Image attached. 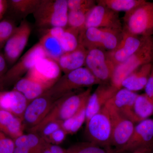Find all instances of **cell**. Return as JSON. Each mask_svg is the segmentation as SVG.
<instances>
[{
    "instance_id": "5",
    "label": "cell",
    "mask_w": 153,
    "mask_h": 153,
    "mask_svg": "<svg viewBox=\"0 0 153 153\" xmlns=\"http://www.w3.org/2000/svg\"><path fill=\"white\" fill-rule=\"evenodd\" d=\"M123 29L135 36H153V1H147L125 14Z\"/></svg>"
},
{
    "instance_id": "41",
    "label": "cell",
    "mask_w": 153,
    "mask_h": 153,
    "mask_svg": "<svg viewBox=\"0 0 153 153\" xmlns=\"http://www.w3.org/2000/svg\"><path fill=\"white\" fill-rule=\"evenodd\" d=\"M48 146L51 153H67V149H63L58 145L48 143Z\"/></svg>"
},
{
    "instance_id": "24",
    "label": "cell",
    "mask_w": 153,
    "mask_h": 153,
    "mask_svg": "<svg viewBox=\"0 0 153 153\" xmlns=\"http://www.w3.org/2000/svg\"><path fill=\"white\" fill-rule=\"evenodd\" d=\"M15 146L29 149L36 153H41L47 142L38 134L28 132L13 140Z\"/></svg>"
},
{
    "instance_id": "27",
    "label": "cell",
    "mask_w": 153,
    "mask_h": 153,
    "mask_svg": "<svg viewBox=\"0 0 153 153\" xmlns=\"http://www.w3.org/2000/svg\"><path fill=\"white\" fill-rule=\"evenodd\" d=\"M145 0H97L98 4L106 7L114 12L118 13L129 12L144 3Z\"/></svg>"
},
{
    "instance_id": "31",
    "label": "cell",
    "mask_w": 153,
    "mask_h": 153,
    "mask_svg": "<svg viewBox=\"0 0 153 153\" xmlns=\"http://www.w3.org/2000/svg\"><path fill=\"white\" fill-rule=\"evenodd\" d=\"M90 10L68 11V27L80 32L85 29L87 15Z\"/></svg>"
},
{
    "instance_id": "42",
    "label": "cell",
    "mask_w": 153,
    "mask_h": 153,
    "mask_svg": "<svg viewBox=\"0 0 153 153\" xmlns=\"http://www.w3.org/2000/svg\"><path fill=\"white\" fill-rule=\"evenodd\" d=\"M8 7V1L5 0H0V21L5 13Z\"/></svg>"
},
{
    "instance_id": "44",
    "label": "cell",
    "mask_w": 153,
    "mask_h": 153,
    "mask_svg": "<svg viewBox=\"0 0 153 153\" xmlns=\"http://www.w3.org/2000/svg\"><path fill=\"white\" fill-rule=\"evenodd\" d=\"M14 153H36L29 149L24 147H16Z\"/></svg>"
},
{
    "instance_id": "2",
    "label": "cell",
    "mask_w": 153,
    "mask_h": 153,
    "mask_svg": "<svg viewBox=\"0 0 153 153\" xmlns=\"http://www.w3.org/2000/svg\"><path fill=\"white\" fill-rule=\"evenodd\" d=\"M68 13L67 0H41L33 15L38 27L66 28Z\"/></svg>"
},
{
    "instance_id": "13",
    "label": "cell",
    "mask_w": 153,
    "mask_h": 153,
    "mask_svg": "<svg viewBox=\"0 0 153 153\" xmlns=\"http://www.w3.org/2000/svg\"><path fill=\"white\" fill-rule=\"evenodd\" d=\"M108 28L122 31L119 13L100 4H96L88 14L85 28Z\"/></svg>"
},
{
    "instance_id": "30",
    "label": "cell",
    "mask_w": 153,
    "mask_h": 153,
    "mask_svg": "<svg viewBox=\"0 0 153 153\" xmlns=\"http://www.w3.org/2000/svg\"><path fill=\"white\" fill-rule=\"evenodd\" d=\"M79 31L71 28H65L59 40L64 53L74 51L78 48L79 45Z\"/></svg>"
},
{
    "instance_id": "14",
    "label": "cell",
    "mask_w": 153,
    "mask_h": 153,
    "mask_svg": "<svg viewBox=\"0 0 153 153\" xmlns=\"http://www.w3.org/2000/svg\"><path fill=\"white\" fill-rule=\"evenodd\" d=\"M110 117L112 126L111 146L117 151L128 142L133 132L134 123L119 114L112 108L105 105Z\"/></svg>"
},
{
    "instance_id": "15",
    "label": "cell",
    "mask_w": 153,
    "mask_h": 153,
    "mask_svg": "<svg viewBox=\"0 0 153 153\" xmlns=\"http://www.w3.org/2000/svg\"><path fill=\"white\" fill-rule=\"evenodd\" d=\"M146 37L135 36L123 29L121 38L117 47L106 52L110 60L116 66L131 57L141 46Z\"/></svg>"
},
{
    "instance_id": "6",
    "label": "cell",
    "mask_w": 153,
    "mask_h": 153,
    "mask_svg": "<svg viewBox=\"0 0 153 153\" xmlns=\"http://www.w3.org/2000/svg\"><path fill=\"white\" fill-rule=\"evenodd\" d=\"M122 32L108 28H85L79 33V44L87 50L99 49L109 52L117 47Z\"/></svg>"
},
{
    "instance_id": "46",
    "label": "cell",
    "mask_w": 153,
    "mask_h": 153,
    "mask_svg": "<svg viewBox=\"0 0 153 153\" xmlns=\"http://www.w3.org/2000/svg\"><path fill=\"white\" fill-rule=\"evenodd\" d=\"M151 153H153V151H152V152H151Z\"/></svg>"
},
{
    "instance_id": "11",
    "label": "cell",
    "mask_w": 153,
    "mask_h": 153,
    "mask_svg": "<svg viewBox=\"0 0 153 153\" xmlns=\"http://www.w3.org/2000/svg\"><path fill=\"white\" fill-rule=\"evenodd\" d=\"M57 100L45 92L30 102L22 117L25 129L28 131L39 124Z\"/></svg>"
},
{
    "instance_id": "48",
    "label": "cell",
    "mask_w": 153,
    "mask_h": 153,
    "mask_svg": "<svg viewBox=\"0 0 153 153\" xmlns=\"http://www.w3.org/2000/svg\"><path fill=\"white\" fill-rule=\"evenodd\" d=\"M152 64H153V62H152Z\"/></svg>"
},
{
    "instance_id": "19",
    "label": "cell",
    "mask_w": 153,
    "mask_h": 153,
    "mask_svg": "<svg viewBox=\"0 0 153 153\" xmlns=\"http://www.w3.org/2000/svg\"><path fill=\"white\" fill-rule=\"evenodd\" d=\"M29 102L17 91H0V109L7 111L22 119Z\"/></svg>"
},
{
    "instance_id": "12",
    "label": "cell",
    "mask_w": 153,
    "mask_h": 153,
    "mask_svg": "<svg viewBox=\"0 0 153 153\" xmlns=\"http://www.w3.org/2000/svg\"><path fill=\"white\" fill-rule=\"evenodd\" d=\"M62 72L57 61L46 57L38 60L25 76L50 88L62 76Z\"/></svg>"
},
{
    "instance_id": "38",
    "label": "cell",
    "mask_w": 153,
    "mask_h": 153,
    "mask_svg": "<svg viewBox=\"0 0 153 153\" xmlns=\"http://www.w3.org/2000/svg\"><path fill=\"white\" fill-rule=\"evenodd\" d=\"M7 60L4 56L0 53V91L4 90V80L5 75L7 71Z\"/></svg>"
},
{
    "instance_id": "22",
    "label": "cell",
    "mask_w": 153,
    "mask_h": 153,
    "mask_svg": "<svg viewBox=\"0 0 153 153\" xmlns=\"http://www.w3.org/2000/svg\"><path fill=\"white\" fill-rule=\"evenodd\" d=\"M152 66V63H150L140 67L124 79L122 88L133 92L145 88Z\"/></svg>"
},
{
    "instance_id": "9",
    "label": "cell",
    "mask_w": 153,
    "mask_h": 153,
    "mask_svg": "<svg viewBox=\"0 0 153 153\" xmlns=\"http://www.w3.org/2000/svg\"><path fill=\"white\" fill-rule=\"evenodd\" d=\"M85 66L102 83L110 82L115 68L106 52L99 49L88 50Z\"/></svg>"
},
{
    "instance_id": "3",
    "label": "cell",
    "mask_w": 153,
    "mask_h": 153,
    "mask_svg": "<svg viewBox=\"0 0 153 153\" xmlns=\"http://www.w3.org/2000/svg\"><path fill=\"white\" fill-rule=\"evenodd\" d=\"M101 83L86 67H83L64 74L46 93L58 100L72 91Z\"/></svg>"
},
{
    "instance_id": "39",
    "label": "cell",
    "mask_w": 153,
    "mask_h": 153,
    "mask_svg": "<svg viewBox=\"0 0 153 153\" xmlns=\"http://www.w3.org/2000/svg\"><path fill=\"white\" fill-rule=\"evenodd\" d=\"M144 89L145 94L153 100V64L149 77Z\"/></svg>"
},
{
    "instance_id": "18",
    "label": "cell",
    "mask_w": 153,
    "mask_h": 153,
    "mask_svg": "<svg viewBox=\"0 0 153 153\" xmlns=\"http://www.w3.org/2000/svg\"><path fill=\"white\" fill-rule=\"evenodd\" d=\"M111 82L102 83L91 94L85 108L86 121L99 112L118 90Z\"/></svg>"
},
{
    "instance_id": "26",
    "label": "cell",
    "mask_w": 153,
    "mask_h": 153,
    "mask_svg": "<svg viewBox=\"0 0 153 153\" xmlns=\"http://www.w3.org/2000/svg\"><path fill=\"white\" fill-rule=\"evenodd\" d=\"M134 111L139 122L153 115V100L146 94H138L135 101Z\"/></svg>"
},
{
    "instance_id": "47",
    "label": "cell",
    "mask_w": 153,
    "mask_h": 153,
    "mask_svg": "<svg viewBox=\"0 0 153 153\" xmlns=\"http://www.w3.org/2000/svg\"><path fill=\"white\" fill-rule=\"evenodd\" d=\"M67 153H68V151H67Z\"/></svg>"
},
{
    "instance_id": "20",
    "label": "cell",
    "mask_w": 153,
    "mask_h": 153,
    "mask_svg": "<svg viewBox=\"0 0 153 153\" xmlns=\"http://www.w3.org/2000/svg\"><path fill=\"white\" fill-rule=\"evenodd\" d=\"M87 51L79 44L74 51L63 53L57 61L61 71L66 74L83 67L85 66Z\"/></svg>"
},
{
    "instance_id": "34",
    "label": "cell",
    "mask_w": 153,
    "mask_h": 153,
    "mask_svg": "<svg viewBox=\"0 0 153 153\" xmlns=\"http://www.w3.org/2000/svg\"><path fill=\"white\" fill-rule=\"evenodd\" d=\"M61 122L60 121H52L47 123L37 131L36 133L38 134L44 140L46 139L57 130L61 128Z\"/></svg>"
},
{
    "instance_id": "8",
    "label": "cell",
    "mask_w": 153,
    "mask_h": 153,
    "mask_svg": "<svg viewBox=\"0 0 153 153\" xmlns=\"http://www.w3.org/2000/svg\"><path fill=\"white\" fill-rule=\"evenodd\" d=\"M47 57L39 43L31 47L7 71L4 80V87L15 84L24 74L27 73L38 61Z\"/></svg>"
},
{
    "instance_id": "37",
    "label": "cell",
    "mask_w": 153,
    "mask_h": 153,
    "mask_svg": "<svg viewBox=\"0 0 153 153\" xmlns=\"http://www.w3.org/2000/svg\"><path fill=\"white\" fill-rule=\"evenodd\" d=\"M67 134V133L61 128L57 130L44 140L49 143L58 145L63 142Z\"/></svg>"
},
{
    "instance_id": "28",
    "label": "cell",
    "mask_w": 153,
    "mask_h": 153,
    "mask_svg": "<svg viewBox=\"0 0 153 153\" xmlns=\"http://www.w3.org/2000/svg\"><path fill=\"white\" fill-rule=\"evenodd\" d=\"M41 0H11L8 1L15 13L19 16L24 18L29 14H33L38 7Z\"/></svg>"
},
{
    "instance_id": "4",
    "label": "cell",
    "mask_w": 153,
    "mask_h": 153,
    "mask_svg": "<svg viewBox=\"0 0 153 153\" xmlns=\"http://www.w3.org/2000/svg\"><path fill=\"white\" fill-rule=\"evenodd\" d=\"M153 36L146 37L136 52L123 63L116 66L111 83L120 89L124 79L141 66L152 63Z\"/></svg>"
},
{
    "instance_id": "10",
    "label": "cell",
    "mask_w": 153,
    "mask_h": 153,
    "mask_svg": "<svg viewBox=\"0 0 153 153\" xmlns=\"http://www.w3.org/2000/svg\"><path fill=\"white\" fill-rule=\"evenodd\" d=\"M32 28L30 23L23 20L7 41L4 47V56L7 64L14 65L27 44Z\"/></svg>"
},
{
    "instance_id": "7",
    "label": "cell",
    "mask_w": 153,
    "mask_h": 153,
    "mask_svg": "<svg viewBox=\"0 0 153 153\" xmlns=\"http://www.w3.org/2000/svg\"><path fill=\"white\" fill-rule=\"evenodd\" d=\"M85 123V134L88 141L103 147H112L111 120L105 107Z\"/></svg>"
},
{
    "instance_id": "40",
    "label": "cell",
    "mask_w": 153,
    "mask_h": 153,
    "mask_svg": "<svg viewBox=\"0 0 153 153\" xmlns=\"http://www.w3.org/2000/svg\"><path fill=\"white\" fill-rule=\"evenodd\" d=\"M65 30V28L61 27H54L49 28L45 33H47L52 37H55V38L60 40Z\"/></svg>"
},
{
    "instance_id": "32",
    "label": "cell",
    "mask_w": 153,
    "mask_h": 153,
    "mask_svg": "<svg viewBox=\"0 0 153 153\" xmlns=\"http://www.w3.org/2000/svg\"><path fill=\"white\" fill-rule=\"evenodd\" d=\"M16 27L14 22L10 19L0 21V49L4 47Z\"/></svg>"
},
{
    "instance_id": "25",
    "label": "cell",
    "mask_w": 153,
    "mask_h": 153,
    "mask_svg": "<svg viewBox=\"0 0 153 153\" xmlns=\"http://www.w3.org/2000/svg\"><path fill=\"white\" fill-rule=\"evenodd\" d=\"M39 43L45 52L47 57L57 61L63 54V49L58 39L45 33Z\"/></svg>"
},
{
    "instance_id": "35",
    "label": "cell",
    "mask_w": 153,
    "mask_h": 153,
    "mask_svg": "<svg viewBox=\"0 0 153 153\" xmlns=\"http://www.w3.org/2000/svg\"><path fill=\"white\" fill-rule=\"evenodd\" d=\"M14 140L0 131V153H14Z\"/></svg>"
},
{
    "instance_id": "36",
    "label": "cell",
    "mask_w": 153,
    "mask_h": 153,
    "mask_svg": "<svg viewBox=\"0 0 153 153\" xmlns=\"http://www.w3.org/2000/svg\"><path fill=\"white\" fill-rule=\"evenodd\" d=\"M85 108H86V105L83 107L79 112L73 116V123L71 126L69 134L75 133L79 130L84 123L86 121Z\"/></svg>"
},
{
    "instance_id": "1",
    "label": "cell",
    "mask_w": 153,
    "mask_h": 153,
    "mask_svg": "<svg viewBox=\"0 0 153 153\" xmlns=\"http://www.w3.org/2000/svg\"><path fill=\"white\" fill-rule=\"evenodd\" d=\"M91 93V88L77 94L71 92L58 99L48 114L39 124L30 129L28 132H36L47 123L60 121L74 116L87 104Z\"/></svg>"
},
{
    "instance_id": "43",
    "label": "cell",
    "mask_w": 153,
    "mask_h": 153,
    "mask_svg": "<svg viewBox=\"0 0 153 153\" xmlns=\"http://www.w3.org/2000/svg\"><path fill=\"white\" fill-rule=\"evenodd\" d=\"M153 151V144L125 153H151Z\"/></svg>"
},
{
    "instance_id": "23",
    "label": "cell",
    "mask_w": 153,
    "mask_h": 153,
    "mask_svg": "<svg viewBox=\"0 0 153 153\" xmlns=\"http://www.w3.org/2000/svg\"><path fill=\"white\" fill-rule=\"evenodd\" d=\"M49 89L46 85L25 76L14 84L13 89L22 94L30 102L43 95Z\"/></svg>"
},
{
    "instance_id": "45",
    "label": "cell",
    "mask_w": 153,
    "mask_h": 153,
    "mask_svg": "<svg viewBox=\"0 0 153 153\" xmlns=\"http://www.w3.org/2000/svg\"><path fill=\"white\" fill-rule=\"evenodd\" d=\"M41 153H51L48 146V143H47L45 146L43 148Z\"/></svg>"
},
{
    "instance_id": "29",
    "label": "cell",
    "mask_w": 153,
    "mask_h": 153,
    "mask_svg": "<svg viewBox=\"0 0 153 153\" xmlns=\"http://www.w3.org/2000/svg\"><path fill=\"white\" fill-rule=\"evenodd\" d=\"M67 150L68 153H117L112 147H103L89 141L76 144Z\"/></svg>"
},
{
    "instance_id": "16",
    "label": "cell",
    "mask_w": 153,
    "mask_h": 153,
    "mask_svg": "<svg viewBox=\"0 0 153 153\" xmlns=\"http://www.w3.org/2000/svg\"><path fill=\"white\" fill-rule=\"evenodd\" d=\"M153 144V119L141 121L135 125L133 132L128 142L117 151L125 153Z\"/></svg>"
},
{
    "instance_id": "17",
    "label": "cell",
    "mask_w": 153,
    "mask_h": 153,
    "mask_svg": "<svg viewBox=\"0 0 153 153\" xmlns=\"http://www.w3.org/2000/svg\"><path fill=\"white\" fill-rule=\"evenodd\" d=\"M138 94L122 88L119 89L105 105L112 108L123 117L134 123L140 122L134 111L135 101Z\"/></svg>"
},
{
    "instance_id": "21",
    "label": "cell",
    "mask_w": 153,
    "mask_h": 153,
    "mask_svg": "<svg viewBox=\"0 0 153 153\" xmlns=\"http://www.w3.org/2000/svg\"><path fill=\"white\" fill-rule=\"evenodd\" d=\"M23 119L13 114L0 109V131L14 140L24 134Z\"/></svg>"
},
{
    "instance_id": "33",
    "label": "cell",
    "mask_w": 153,
    "mask_h": 153,
    "mask_svg": "<svg viewBox=\"0 0 153 153\" xmlns=\"http://www.w3.org/2000/svg\"><path fill=\"white\" fill-rule=\"evenodd\" d=\"M68 11L90 10L95 5L93 0H67Z\"/></svg>"
}]
</instances>
